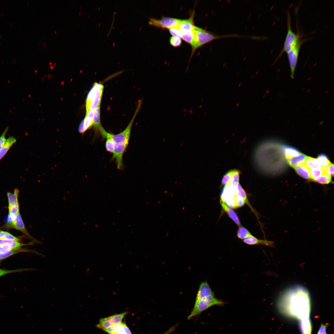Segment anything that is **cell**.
<instances>
[{
	"mask_svg": "<svg viewBox=\"0 0 334 334\" xmlns=\"http://www.w3.org/2000/svg\"><path fill=\"white\" fill-rule=\"evenodd\" d=\"M277 306L281 312L289 317L300 320L309 318L311 307L309 292L302 285H293L280 296Z\"/></svg>",
	"mask_w": 334,
	"mask_h": 334,
	"instance_id": "6da1fadb",
	"label": "cell"
},
{
	"mask_svg": "<svg viewBox=\"0 0 334 334\" xmlns=\"http://www.w3.org/2000/svg\"><path fill=\"white\" fill-rule=\"evenodd\" d=\"M142 102L140 101L139 103L134 114L126 129L116 135L110 134L114 144V151L112 158L115 160L117 168L119 169H122L123 168V155L128 144L132 126L140 108Z\"/></svg>",
	"mask_w": 334,
	"mask_h": 334,
	"instance_id": "7a4b0ae2",
	"label": "cell"
},
{
	"mask_svg": "<svg viewBox=\"0 0 334 334\" xmlns=\"http://www.w3.org/2000/svg\"><path fill=\"white\" fill-rule=\"evenodd\" d=\"M194 39L191 45L192 55L195 50L202 46L213 40L221 38L230 37H240L237 35H217L195 26L194 30Z\"/></svg>",
	"mask_w": 334,
	"mask_h": 334,
	"instance_id": "3957f363",
	"label": "cell"
},
{
	"mask_svg": "<svg viewBox=\"0 0 334 334\" xmlns=\"http://www.w3.org/2000/svg\"><path fill=\"white\" fill-rule=\"evenodd\" d=\"M104 87L95 82L87 96L86 101V113L100 107Z\"/></svg>",
	"mask_w": 334,
	"mask_h": 334,
	"instance_id": "277c9868",
	"label": "cell"
},
{
	"mask_svg": "<svg viewBox=\"0 0 334 334\" xmlns=\"http://www.w3.org/2000/svg\"><path fill=\"white\" fill-rule=\"evenodd\" d=\"M225 302L215 297V295H210L200 300L195 301L194 308L190 315L188 317L189 319L196 316L210 307L214 305L221 306Z\"/></svg>",
	"mask_w": 334,
	"mask_h": 334,
	"instance_id": "5b68a950",
	"label": "cell"
},
{
	"mask_svg": "<svg viewBox=\"0 0 334 334\" xmlns=\"http://www.w3.org/2000/svg\"><path fill=\"white\" fill-rule=\"evenodd\" d=\"M288 17L287 32L281 54L283 52L287 53L294 48L301 41L300 35L295 33L292 30L290 17L288 16Z\"/></svg>",
	"mask_w": 334,
	"mask_h": 334,
	"instance_id": "8992f818",
	"label": "cell"
},
{
	"mask_svg": "<svg viewBox=\"0 0 334 334\" xmlns=\"http://www.w3.org/2000/svg\"><path fill=\"white\" fill-rule=\"evenodd\" d=\"M181 19L176 18L164 17L160 19L150 18L148 21V24L155 27L163 29H170L172 28H177Z\"/></svg>",
	"mask_w": 334,
	"mask_h": 334,
	"instance_id": "52a82bcc",
	"label": "cell"
},
{
	"mask_svg": "<svg viewBox=\"0 0 334 334\" xmlns=\"http://www.w3.org/2000/svg\"><path fill=\"white\" fill-rule=\"evenodd\" d=\"M303 42L301 40L294 48L287 53L290 69V77L292 79L294 78L300 49Z\"/></svg>",
	"mask_w": 334,
	"mask_h": 334,
	"instance_id": "ba28073f",
	"label": "cell"
},
{
	"mask_svg": "<svg viewBox=\"0 0 334 334\" xmlns=\"http://www.w3.org/2000/svg\"><path fill=\"white\" fill-rule=\"evenodd\" d=\"M125 312L119 314L102 318L96 325V327L102 329L108 328L121 322L124 316L127 314Z\"/></svg>",
	"mask_w": 334,
	"mask_h": 334,
	"instance_id": "9c48e42d",
	"label": "cell"
},
{
	"mask_svg": "<svg viewBox=\"0 0 334 334\" xmlns=\"http://www.w3.org/2000/svg\"><path fill=\"white\" fill-rule=\"evenodd\" d=\"M236 195L233 187L229 184L225 185L221 196V200L229 207L234 208V199Z\"/></svg>",
	"mask_w": 334,
	"mask_h": 334,
	"instance_id": "30bf717a",
	"label": "cell"
},
{
	"mask_svg": "<svg viewBox=\"0 0 334 334\" xmlns=\"http://www.w3.org/2000/svg\"><path fill=\"white\" fill-rule=\"evenodd\" d=\"M102 329L109 334H132L127 325L121 322Z\"/></svg>",
	"mask_w": 334,
	"mask_h": 334,
	"instance_id": "8fae6325",
	"label": "cell"
},
{
	"mask_svg": "<svg viewBox=\"0 0 334 334\" xmlns=\"http://www.w3.org/2000/svg\"><path fill=\"white\" fill-rule=\"evenodd\" d=\"M194 12L187 19L182 20L177 27L183 34L194 32L195 26L194 24L193 18Z\"/></svg>",
	"mask_w": 334,
	"mask_h": 334,
	"instance_id": "7c38bea8",
	"label": "cell"
},
{
	"mask_svg": "<svg viewBox=\"0 0 334 334\" xmlns=\"http://www.w3.org/2000/svg\"><path fill=\"white\" fill-rule=\"evenodd\" d=\"M25 244L19 241L0 239V249L4 250H21V247Z\"/></svg>",
	"mask_w": 334,
	"mask_h": 334,
	"instance_id": "4fadbf2b",
	"label": "cell"
},
{
	"mask_svg": "<svg viewBox=\"0 0 334 334\" xmlns=\"http://www.w3.org/2000/svg\"><path fill=\"white\" fill-rule=\"evenodd\" d=\"M6 226L8 228L15 229L19 230L30 238H33L27 230L19 213L16 215V218L14 221L9 224L6 225Z\"/></svg>",
	"mask_w": 334,
	"mask_h": 334,
	"instance_id": "5bb4252c",
	"label": "cell"
},
{
	"mask_svg": "<svg viewBox=\"0 0 334 334\" xmlns=\"http://www.w3.org/2000/svg\"><path fill=\"white\" fill-rule=\"evenodd\" d=\"M94 111H91L86 113L85 118L80 123L78 131L83 134L93 125Z\"/></svg>",
	"mask_w": 334,
	"mask_h": 334,
	"instance_id": "9a60e30c",
	"label": "cell"
},
{
	"mask_svg": "<svg viewBox=\"0 0 334 334\" xmlns=\"http://www.w3.org/2000/svg\"><path fill=\"white\" fill-rule=\"evenodd\" d=\"M214 295V293L207 281L202 282L200 284L195 301H198L205 297Z\"/></svg>",
	"mask_w": 334,
	"mask_h": 334,
	"instance_id": "2e32d148",
	"label": "cell"
},
{
	"mask_svg": "<svg viewBox=\"0 0 334 334\" xmlns=\"http://www.w3.org/2000/svg\"><path fill=\"white\" fill-rule=\"evenodd\" d=\"M243 242L246 244L249 245L261 244L272 247L274 245L273 242L272 241L259 239L252 235L244 239Z\"/></svg>",
	"mask_w": 334,
	"mask_h": 334,
	"instance_id": "e0dca14e",
	"label": "cell"
},
{
	"mask_svg": "<svg viewBox=\"0 0 334 334\" xmlns=\"http://www.w3.org/2000/svg\"><path fill=\"white\" fill-rule=\"evenodd\" d=\"M281 148L287 160L297 156L301 153L297 149L290 146L283 145Z\"/></svg>",
	"mask_w": 334,
	"mask_h": 334,
	"instance_id": "ac0fdd59",
	"label": "cell"
},
{
	"mask_svg": "<svg viewBox=\"0 0 334 334\" xmlns=\"http://www.w3.org/2000/svg\"><path fill=\"white\" fill-rule=\"evenodd\" d=\"M220 203L222 208L228 214L229 217L239 227L241 226L239 219L235 212L221 200H220Z\"/></svg>",
	"mask_w": 334,
	"mask_h": 334,
	"instance_id": "d6986e66",
	"label": "cell"
},
{
	"mask_svg": "<svg viewBox=\"0 0 334 334\" xmlns=\"http://www.w3.org/2000/svg\"><path fill=\"white\" fill-rule=\"evenodd\" d=\"M297 173L300 176L306 179H311L309 169L305 163L300 164L293 168Z\"/></svg>",
	"mask_w": 334,
	"mask_h": 334,
	"instance_id": "ffe728a7",
	"label": "cell"
},
{
	"mask_svg": "<svg viewBox=\"0 0 334 334\" xmlns=\"http://www.w3.org/2000/svg\"><path fill=\"white\" fill-rule=\"evenodd\" d=\"M299 326L302 334H311L312 326L309 317L300 320Z\"/></svg>",
	"mask_w": 334,
	"mask_h": 334,
	"instance_id": "44dd1931",
	"label": "cell"
},
{
	"mask_svg": "<svg viewBox=\"0 0 334 334\" xmlns=\"http://www.w3.org/2000/svg\"><path fill=\"white\" fill-rule=\"evenodd\" d=\"M308 157L301 153L298 156L287 160V162L290 166L293 168L297 165L305 163Z\"/></svg>",
	"mask_w": 334,
	"mask_h": 334,
	"instance_id": "7402d4cb",
	"label": "cell"
},
{
	"mask_svg": "<svg viewBox=\"0 0 334 334\" xmlns=\"http://www.w3.org/2000/svg\"><path fill=\"white\" fill-rule=\"evenodd\" d=\"M16 142V139L13 136L10 137L6 139L5 144L0 150V160L5 156L12 146Z\"/></svg>",
	"mask_w": 334,
	"mask_h": 334,
	"instance_id": "603a6c76",
	"label": "cell"
},
{
	"mask_svg": "<svg viewBox=\"0 0 334 334\" xmlns=\"http://www.w3.org/2000/svg\"><path fill=\"white\" fill-rule=\"evenodd\" d=\"M19 193V190L17 188L14 190L13 193L11 192L7 193L8 201V208L19 204L18 201Z\"/></svg>",
	"mask_w": 334,
	"mask_h": 334,
	"instance_id": "cb8c5ba5",
	"label": "cell"
},
{
	"mask_svg": "<svg viewBox=\"0 0 334 334\" xmlns=\"http://www.w3.org/2000/svg\"><path fill=\"white\" fill-rule=\"evenodd\" d=\"M93 126L95 131L97 132L99 131V129L101 126L100 120V107L96 108L94 110L93 117Z\"/></svg>",
	"mask_w": 334,
	"mask_h": 334,
	"instance_id": "d4e9b609",
	"label": "cell"
},
{
	"mask_svg": "<svg viewBox=\"0 0 334 334\" xmlns=\"http://www.w3.org/2000/svg\"><path fill=\"white\" fill-rule=\"evenodd\" d=\"M305 164L309 169H321L322 166L317 158L308 156Z\"/></svg>",
	"mask_w": 334,
	"mask_h": 334,
	"instance_id": "484cf974",
	"label": "cell"
},
{
	"mask_svg": "<svg viewBox=\"0 0 334 334\" xmlns=\"http://www.w3.org/2000/svg\"><path fill=\"white\" fill-rule=\"evenodd\" d=\"M311 181L322 184H327L332 182L331 177L328 173H325Z\"/></svg>",
	"mask_w": 334,
	"mask_h": 334,
	"instance_id": "4316f807",
	"label": "cell"
},
{
	"mask_svg": "<svg viewBox=\"0 0 334 334\" xmlns=\"http://www.w3.org/2000/svg\"><path fill=\"white\" fill-rule=\"evenodd\" d=\"M232 186L233 187L235 195L241 197L244 200L245 202L247 203V197L246 192L241 185L238 183L236 185Z\"/></svg>",
	"mask_w": 334,
	"mask_h": 334,
	"instance_id": "83f0119b",
	"label": "cell"
},
{
	"mask_svg": "<svg viewBox=\"0 0 334 334\" xmlns=\"http://www.w3.org/2000/svg\"><path fill=\"white\" fill-rule=\"evenodd\" d=\"M252 235L247 229L242 226L240 227L238 231L237 236L241 239H245Z\"/></svg>",
	"mask_w": 334,
	"mask_h": 334,
	"instance_id": "f1b7e54d",
	"label": "cell"
},
{
	"mask_svg": "<svg viewBox=\"0 0 334 334\" xmlns=\"http://www.w3.org/2000/svg\"><path fill=\"white\" fill-rule=\"evenodd\" d=\"M309 172L311 180L318 178L322 174L328 173L321 169H310Z\"/></svg>",
	"mask_w": 334,
	"mask_h": 334,
	"instance_id": "f546056e",
	"label": "cell"
},
{
	"mask_svg": "<svg viewBox=\"0 0 334 334\" xmlns=\"http://www.w3.org/2000/svg\"><path fill=\"white\" fill-rule=\"evenodd\" d=\"M240 174L239 171L236 169L233 170L230 182L228 184L234 186L239 183Z\"/></svg>",
	"mask_w": 334,
	"mask_h": 334,
	"instance_id": "4dcf8cb0",
	"label": "cell"
},
{
	"mask_svg": "<svg viewBox=\"0 0 334 334\" xmlns=\"http://www.w3.org/2000/svg\"><path fill=\"white\" fill-rule=\"evenodd\" d=\"M317 159L322 167H327L331 163L327 156L324 154H319Z\"/></svg>",
	"mask_w": 334,
	"mask_h": 334,
	"instance_id": "1f68e13d",
	"label": "cell"
},
{
	"mask_svg": "<svg viewBox=\"0 0 334 334\" xmlns=\"http://www.w3.org/2000/svg\"><path fill=\"white\" fill-rule=\"evenodd\" d=\"M0 239L11 240L19 241V240L10 233L0 230Z\"/></svg>",
	"mask_w": 334,
	"mask_h": 334,
	"instance_id": "d6a6232c",
	"label": "cell"
},
{
	"mask_svg": "<svg viewBox=\"0 0 334 334\" xmlns=\"http://www.w3.org/2000/svg\"><path fill=\"white\" fill-rule=\"evenodd\" d=\"M181 38L186 42L190 44L191 46L193 43L194 39V31L187 34H183Z\"/></svg>",
	"mask_w": 334,
	"mask_h": 334,
	"instance_id": "836d02e7",
	"label": "cell"
},
{
	"mask_svg": "<svg viewBox=\"0 0 334 334\" xmlns=\"http://www.w3.org/2000/svg\"><path fill=\"white\" fill-rule=\"evenodd\" d=\"M233 170H230L226 173L223 176L221 181V185H225L229 184L230 182Z\"/></svg>",
	"mask_w": 334,
	"mask_h": 334,
	"instance_id": "e575fe53",
	"label": "cell"
},
{
	"mask_svg": "<svg viewBox=\"0 0 334 334\" xmlns=\"http://www.w3.org/2000/svg\"><path fill=\"white\" fill-rule=\"evenodd\" d=\"M169 42L170 45L173 46L178 47L181 45L182 40L179 37L172 36L170 39Z\"/></svg>",
	"mask_w": 334,
	"mask_h": 334,
	"instance_id": "d590c367",
	"label": "cell"
},
{
	"mask_svg": "<svg viewBox=\"0 0 334 334\" xmlns=\"http://www.w3.org/2000/svg\"><path fill=\"white\" fill-rule=\"evenodd\" d=\"M234 208H237L241 207L243 206L245 202L244 200L241 197L235 195L234 199Z\"/></svg>",
	"mask_w": 334,
	"mask_h": 334,
	"instance_id": "8d00e7d4",
	"label": "cell"
},
{
	"mask_svg": "<svg viewBox=\"0 0 334 334\" xmlns=\"http://www.w3.org/2000/svg\"><path fill=\"white\" fill-rule=\"evenodd\" d=\"M9 129L8 126H7L0 137V150L3 148L5 144L6 139V135Z\"/></svg>",
	"mask_w": 334,
	"mask_h": 334,
	"instance_id": "74e56055",
	"label": "cell"
},
{
	"mask_svg": "<svg viewBox=\"0 0 334 334\" xmlns=\"http://www.w3.org/2000/svg\"><path fill=\"white\" fill-rule=\"evenodd\" d=\"M170 33L173 36H175L181 38L183 33L178 28H172L169 29Z\"/></svg>",
	"mask_w": 334,
	"mask_h": 334,
	"instance_id": "f35d334b",
	"label": "cell"
},
{
	"mask_svg": "<svg viewBox=\"0 0 334 334\" xmlns=\"http://www.w3.org/2000/svg\"><path fill=\"white\" fill-rule=\"evenodd\" d=\"M24 270H24V269H20L12 270H7L0 269V277L9 273L20 272L24 271Z\"/></svg>",
	"mask_w": 334,
	"mask_h": 334,
	"instance_id": "ab89813d",
	"label": "cell"
},
{
	"mask_svg": "<svg viewBox=\"0 0 334 334\" xmlns=\"http://www.w3.org/2000/svg\"><path fill=\"white\" fill-rule=\"evenodd\" d=\"M9 212L10 213H12L16 215L19 213V204L12 206L8 208Z\"/></svg>",
	"mask_w": 334,
	"mask_h": 334,
	"instance_id": "60d3db41",
	"label": "cell"
},
{
	"mask_svg": "<svg viewBox=\"0 0 334 334\" xmlns=\"http://www.w3.org/2000/svg\"><path fill=\"white\" fill-rule=\"evenodd\" d=\"M16 218V215L9 213L6 219V225L9 224L14 221Z\"/></svg>",
	"mask_w": 334,
	"mask_h": 334,
	"instance_id": "b9f144b4",
	"label": "cell"
},
{
	"mask_svg": "<svg viewBox=\"0 0 334 334\" xmlns=\"http://www.w3.org/2000/svg\"><path fill=\"white\" fill-rule=\"evenodd\" d=\"M328 173L331 177L334 176V165L331 163L329 164L327 167Z\"/></svg>",
	"mask_w": 334,
	"mask_h": 334,
	"instance_id": "7bdbcfd3",
	"label": "cell"
},
{
	"mask_svg": "<svg viewBox=\"0 0 334 334\" xmlns=\"http://www.w3.org/2000/svg\"><path fill=\"white\" fill-rule=\"evenodd\" d=\"M328 324H321L317 334H327L326 329Z\"/></svg>",
	"mask_w": 334,
	"mask_h": 334,
	"instance_id": "ee69618b",
	"label": "cell"
},
{
	"mask_svg": "<svg viewBox=\"0 0 334 334\" xmlns=\"http://www.w3.org/2000/svg\"><path fill=\"white\" fill-rule=\"evenodd\" d=\"M241 85V83L240 84H239V85H238V87H240Z\"/></svg>",
	"mask_w": 334,
	"mask_h": 334,
	"instance_id": "f6af8a7d",
	"label": "cell"
},
{
	"mask_svg": "<svg viewBox=\"0 0 334 334\" xmlns=\"http://www.w3.org/2000/svg\"><path fill=\"white\" fill-rule=\"evenodd\" d=\"M239 105V103H238L237 104V105H236V106H238V105Z\"/></svg>",
	"mask_w": 334,
	"mask_h": 334,
	"instance_id": "bcb514c9",
	"label": "cell"
}]
</instances>
